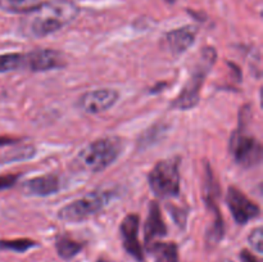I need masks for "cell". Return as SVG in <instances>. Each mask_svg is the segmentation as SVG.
I'll list each match as a JSON object with an SVG mask.
<instances>
[{
  "mask_svg": "<svg viewBox=\"0 0 263 262\" xmlns=\"http://www.w3.org/2000/svg\"><path fill=\"white\" fill-rule=\"evenodd\" d=\"M80 8L71 0H49L23 15L20 31L30 39H43L76 20Z\"/></svg>",
  "mask_w": 263,
  "mask_h": 262,
  "instance_id": "1",
  "label": "cell"
},
{
  "mask_svg": "<svg viewBox=\"0 0 263 262\" xmlns=\"http://www.w3.org/2000/svg\"><path fill=\"white\" fill-rule=\"evenodd\" d=\"M216 59H217V53H216L215 48L207 46V48L203 49L197 63L193 67L192 72H190L189 79L186 80L185 85L182 86L180 94L175 98L174 103H172V108L186 110L192 109L199 103L200 90H202L203 84H204L205 79L210 74L211 69L215 66Z\"/></svg>",
  "mask_w": 263,
  "mask_h": 262,
  "instance_id": "2",
  "label": "cell"
},
{
  "mask_svg": "<svg viewBox=\"0 0 263 262\" xmlns=\"http://www.w3.org/2000/svg\"><path fill=\"white\" fill-rule=\"evenodd\" d=\"M123 149L122 139L105 136L85 146L77 156V163L90 172H102L115 163Z\"/></svg>",
  "mask_w": 263,
  "mask_h": 262,
  "instance_id": "3",
  "label": "cell"
},
{
  "mask_svg": "<svg viewBox=\"0 0 263 262\" xmlns=\"http://www.w3.org/2000/svg\"><path fill=\"white\" fill-rule=\"evenodd\" d=\"M249 107L241 108L239 127L231 134L229 151L231 157L239 166L252 169L257 166L262 159V145L258 139L249 134L247 128V113Z\"/></svg>",
  "mask_w": 263,
  "mask_h": 262,
  "instance_id": "4",
  "label": "cell"
},
{
  "mask_svg": "<svg viewBox=\"0 0 263 262\" xmlns=\"http://www.w3.org/2000/svg\"><path fill=\"white\" fill-rule=\"evenodd\" d=\"M113 199V192L95 190L63 205L58 211V218L64 222H80L104 210Z\"/></svg>",
  "mask_w": 263,
  "mask_h": 262,
  "instance_id": "5",
  "label": "cell"
},
{
  "mask_svg": "<svg viewBox=\"0 0 263 262\" xmlns=\"http://www.w3.org/2000/svg\"><path fill=\"white\" fill-rule=\"evenodd\" d=\"M149 188L159 198L177 197L180 193V158L171 157L159 161L148 176Z\"/></svg>",
  "mask_w": 263,
  "mask_h": 262,
  "instance_id": "6",
  "label": "cell"
},
{
  "mask_svg": "<svg viewBox=\"0 0 263 262\" xmlns=\"http://www.w3.org/2000/svg\"><path fill=\"white\" fill-rule=\"evenodd\" d=\"M226 204H228L234 220L240 225H246L251 220L258 217L259 212H261V208L235 186H230L228 189Z\"/></svg>",
  "mask_w": 263,
  "mask_h": 262,
  "instance_id": "7",
  "label": "cell"
},
{
  "mask_svg": "<svg viewBox=\"0 0 263 262\" xmlns=\"http://www.w3.org/2000/svg\"><path fill=\"white\" fill-rule=\"evenodd\" d=\"M118 98L120 92L115 89H95L82 94L77 100V107L87 115H98L110 109Z\"/></svg>",
  "mask_w": 263,
  "mask_h": 262,
  "instance_id": "8",
  "label": "cell"
},
{
  "mask_svg": "<svg viewBox=\"0 0 263 262\" xmlns=\"http://www.w3.org/2000/svg\"><path fill=\"white\" fill-rule=\"evenodd\" d=\"M67 64L63 54L54 49H36L26 53V67L32 72H45L62 68Z\"/></svg>",
  "mask_w": 263,
  "mask_h": 262,
  "instance_id": "9",
  "label": "cell"
},
{
  "mask_svg": "<svg viewBox=\"0 0 263 262\" xmlns=\"http://www.w3.org/2000/svg\"><path fill=\"white\" fill-rule=\"evenodd\" d=\"M139 225H140L139 216L135 213H128L121 222L120 233L126 252L133 256L136 261L141 262L144 259V253L140 241H139Z\"/></svg>",
  "mask_w": 263,
  "mask_h": 262,
  "instance_id": "10",
  "label": "cell"
},
{
  "mask_svg": "<svg viewBox=\"0 0 263 262\" xmlns=\"http://www.w3.org/2000/svg\"><path fill=\"white\" fill-rule=\"evenodd\" d=\"M62 188V180L55 174H46L27 180L22 185L25 194L30 197H48L58 193Z\"/></svg>",
  "mask_w": 263,
  "mask_h": 262,
  "instance_id": "11",
  "label": "cell"
},
{
  "mask_svg": "<svg viewBox=\"0 0 263 262\" xmlns=\"http://www.w3.org/2000/svg\"><path fill=\"white\" fill-rule=\"evenodd\" d=\"M197 32L198 30L194 26H184V27L175 28V30L166 33L164 43L174 55H180V54H184L194 44Z\"/></svg>",
  "mask_w": 263,
  "mask_h": 262,
  "instance_id": "12",
  "label": "cell"
},
{
  "mask_svg": "<svg viewBox=\"0 0 263 262\" xmlns=\"http://www.w3.org/2000/svg\"><path fill=\"white\" fill-rule=\"evenodd\" d=\"M167 235V226L162 217L161 207L157 202H152L149 204L148 217L144 225V240L148 248L151 244L156 243V239L163 238Z\"/></svg>",
  "mask_w": 263,
  "mask_h": 262,
  "instance_id": "13",
  "label": "cell"
},
{
  "mask_svg": "<svg viewBox=\"0 0 263 262\" xmlns=\"http://www.w3.org/2000/svg\"><path fill=\"white\" fill-rule=\"evenodd\" d=\"M156 257V262H179V251L175 243H156L148 247Z\"/></svg>",
  "mask_w": 263,
  "mask_h": 262,
  "instance_id": "14",
  "label": "cell"
},
{
  "mask_svg": "<svg viewBox=\"0 0 263 262\" xmlns=\"http://www.w3.org/2000/svg\"><path fill=\"white\" fill-rule=\"evenodd\" d=\"M84 244L68 238V236H59L55 241V249L59 257L63 259H71L82 251Z\"/></svg>",
  "mask_w": 263,
  "mask_h": 262,
  "instance_id": "15",
  "label": "cell"
},
{
  "mask_svg": "<svg viewBox=\"0 0 263 262\" xmlns=\"http://www.w3.org/2000/svg\"><path fill=\"white\" fill-rule=\"evenodd\" d=\"M40 3L41 0H0V9L14 14H26Z\"/></svg>",
  "mask_w": 263,
  "mask_h": 262,
  "instance_id": "16",
  "label": "cell"
},
{
  "mask_svg": "<svg viewBox=\"0 0 263 262\" xmlns=\"http://www.w3.org/2000/svg\"><path fill=\"white\" fill-rule=\"evenodd\" d=\"M26 67V53H8L0 55V73L17 71Z\"/></svg>",
  "mask_w": 263,
  "mask_h": 262,
  "instance_id": "17",
  "label": "cell"
},
{
  "mask_svg": "<svg viewBox=\"0 0 263 262\" xmlns=\"http://www.w3.org/2000/svg\"><path fill=\"white\" fill-rule=\"evenodd\" d=\"M223 235H225V223H223V218L221 216L220 211L215 212V220H213L212 225L207 231V243L210 246H216L222 240Z\"/></svg>",
  "mask_w": 263,
  "mask_h": 262,
  "instance_id": "18",
  "label": "cell"
},
{
  "mask_svg": "<svg viewBox=\"0 0 263 262\" xmlns=\"http://www.w3.org/2000/svg\"><path fill=\"white\" fill-rule=\"evenodd\" d=\"M37 246L35 240L31 239H12V240H0V249L3 251H10L17 252V253H25V252L30 251L31 248Z\"/></svg>",
  "mask_w": 263,
  "mask_h": 262,
  "instance_id": "19",
  "label": "cell"
},
{
  "mask_svg": "<svg viewBox=\"0 0 263 262\" xmlns=\"http://www.w3.org/2000/svg\"><path fill=\"white\" fill-rule=\"evenodd\" d=\"M248 241L254 251L258 252V253H262L263 252V230H262L261 226L256 228L251 234H249Z\"/></svg>",
  "mask_w": 263,
  "mask_h": 262,
  "instance_id": "20",
  "label": "cell"
},
{
  "mask_svg": "<svg viewBox=\"0 0 263 262\" xmlns=\"http://www.w3.org/2000/svg\"><path fill=\"white\" fill-rule=\"evenodd\" d=\"M18 179H20V175L15 174H8L0 176V190H5L14 186L15 182L18 181Z\"/></svg>",
  "mask_w": 263,
  "mask_h": 262,
  "instance_id": "21",
  "label": "cell"
},
{
  "mask_svg": "<svg viewBox=\"0 0 263 262\" xmlns=\"http://www.w3.org/2000/svg\"><path fill=\"white\" fill-rule=\"evenodd\" d=\"M240 259L241 262H261V259L258 257L254 256L252 252H249L248 249H243L240 252Z\"/></svg>",
  "mask_w": 263,
  "mask_h": 262,
  "instance_id": "22",
  "label": "cell"
},
{
  "mask_svg": "<svg viewBox=\"0 0 263 262\" xmlns=\"http://www.w3.org/2000/svg\"><path fill=\"white\" fill-rule=\"evenodd\" d=\"M15 140H13V139H9V138H3L0 139V145H4V144H12L14 143Z\"/></svg>",
  "mask_w": 263,
  "mask_h": 262,
  "instance_id": "23",
  "label": "cell"
},
{
  "mask_svg": "<svg viewBox=\"0 0 263 262\" xmlns=\"http://www.w3.org/2000/svg\"><path fill=\"white\" fill-rule=\"evenodd\" d=\"M98 262H105V261H103V259H99V261H98Z\"/></svg>",
  "mask_w": 263,
  "mask_h": 262,
  "instance_id": "24",
  "label": "cell"
}]
</instances>
